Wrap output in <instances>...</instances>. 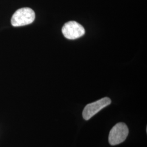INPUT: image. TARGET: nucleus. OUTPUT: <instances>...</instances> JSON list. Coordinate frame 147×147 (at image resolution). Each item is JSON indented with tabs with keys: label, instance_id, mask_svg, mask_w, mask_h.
Returning <instances> with one entry per match:
<instances>
[{
	"label": "nucleus",
	"instance_id": "7ed1b4c3",
	"mask_svg": "<svg viewBox=\"0 0 147 147\" xmlns=\"http://www.w3.org/2000/svg\"><path fill=\"white\" fill-rule=\"evenodd\" d=\"M111 100L109 98L105 97L100 100L86 105L83 111L82 116L86 121H88L100 111L110 105Z\"/></svg>",
	"mask_w": 147,
	"mask_h": 147
},
{
	"label": "nucleus",
	"instance_id": "20e7f679",
	"mask_svg": "<svg viewBox=\"0 0 147 147\" xmlns=\"http://www.w3.org/2000/svg\"><path fill=\"white\" fill-rule=\"evenodd\" d=\"M64 36L68 39H75L83 36L85 33L84 27L76 21L65 23L62 29Z\"/></svg>",
	"mask_w": 147,
	"mask_h": 147
},
{
	"label": "nucleus",
	"instance_id": "f257e3e1",
	"mask_svg": "<svg viewBox=\"0 0 147 147\" xmlns=\"http://www.w3.org/2000/svg\"><path fill=\"white\" fill-rule=\"evenodd\" d=\"M35 13L28 7L22 8L16 11L11 19V24L14 27L23 26L32 24L35 19Z\"/></svg>",
	"mask_w": 147,
	"mask_h": 147
},
{
	"label": "nucleus",
	"instance_id": "f03ea898",
	"mask_svg": "<svg viewBox=\"0 0 147 147\" xmlns=\"http://www.w3.org/2000/svg\"><path fill=\"white\" fill-rule=\"evenodd\" d=\"M129 134V129L124 123H119L116 124L111 130L109 141L112 146L119 144L126 140Z\"/></svg>",
	"mask_w": 147,
	"mask_h": 147
}]
</instances>
